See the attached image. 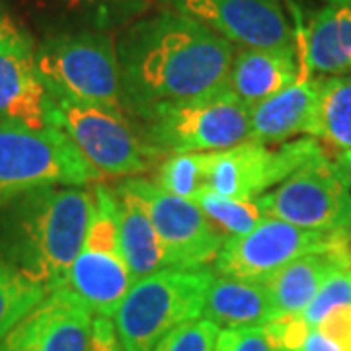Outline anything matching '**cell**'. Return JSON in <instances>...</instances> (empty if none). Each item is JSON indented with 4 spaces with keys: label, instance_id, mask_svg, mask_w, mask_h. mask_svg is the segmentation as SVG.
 Listing matches in <instances>:
<instances>
[{
    "label": "cell",
    "instance_id": "1",
    "mask_svg": "<svg viewBox=\"0 0 351 351\" xmlns=\"http://www.w3.org/2000/svg\"><path fill=\"white\" fill-rule=\"evenodd\" d=\"M129 110L186 101L228 90L234 45L178 10L138 20L117 45Z\"/></svg>",
    "mask_w": 351,
    "mask_h": 351
},
{
    "label": "cell",
    "instance_id": "2",
    "mask_svg": "<svg viewBox=\"0 0 351 351\" xmlns=\"http://www.w3.org/2000/svg\"><path fill=\"white\" fill-rule=\"evenodd\" d=\"M94 188L47 186L0 209V258L47 291L64 277L84 244L94 215Z\"/></svg>",
    "mask_w": 351,
    "mask_h": 351
},
{
    "label": "cell",
    "instance_id": "3",
    "mask_svg": "<svg viewBox=\"0 0 351 351\" xmlns=\"http://www.w3.org/2000/svg\"><path fill=\"white\" fill-rule=\"evenodd\" d=\"M215 279L209 267H166L137 279L113 314L125 351H154L172 330L201 318Z\"/></svg>",
    "mask_w": 351,
    "mask_h": 351
},
{
    "label": "cell",
    "instance_id": "4",
    "mask_svg": "<svg viewBox=\"0 0 351 351\" xmlns=\"http://www.w3.org/2000/svg\"><path fill=\"white\" fill-rule=\"evenodd\" d=\"M36 64L55 100L98 106L127 115L117 45L106 34L78 32L47 39L36 51Z\"/></svg>",
    "mask_w": 351,
    "mask_h": 351
},
{
    "label": "cell",
    "instance_id": "5",
    "mask_svg": "<svg viewBox=\"0 0 351 351\" xmlns=\"http://www.w3.org/2000/svg\"><path fill=\"white\" fill-rule=\"evenodd\" d=\"M101 178L61 129H27L0 119V209L32 189L92 186Z\"/></svg>",
    "mask_w": 351,
    "mask_h": 351
},
{
    "label": "cell",
    "instance_id": "6",
    "mask_svg": "<svg viewBox=\"0 0 351 351\" xmlns=\"http://www.w3.org/2000/svg\"><path fill=\"white\" fill-rule=\"evenodd\" d=\"M138 115L143 135L164 154L219 152L250 141V110L230 90L160 104Z\"/></svg>",
    "mask_w": 351,
    "mask_h": 351
},
{
    "label": "cell",
    "instance_id": "7",
    "mask_svg": "<svg viewBox=\"0 0 351 351\" xmlns=\"http://www.w3.org/2000/svg\"><path fill=\"white\" fill-rule=\"evenodd\" d=\"M53 127L61 129L104 178H138L164 154L131 125L127 115L98 106L57 100Z\"/></svg>",
    "mask_w": 351,
    "mask_h": 351
},
{
    "label": "cell",
    "instance_id": "8",
    "mask_svg": "<svg viewBox=\"0 0 351 351\" xmlns=\"http://www.w3.org/2000/svg\"><path fill=\"white\" fill-rule=\"evenodd\" d=\"M94 195V215L86 239L64 277L63 287L75 293L94 316L113 318L135 277L119 244L113 189L96 186Z\"/></svg>",
    "mask_w": 351,
    "mask_h": 351
},
{
    "label": "cell",
    "instance_id": "9",
    "mask_svg": "<svg viewBox=\"0 0 351 351\" xmlns=\"http://www.w3.org/2000/svg\"><path fill=\"white\" fill-rule=\"evenodd\" d=\"M258 201L265 217L306 230L338 232L351 209V186L324 152Z\"/></svg>",
    "mask_w": 351,
    "mask_h": 351
},
{
    "label": "cell",
    "instance_id": "10",
    "mask_svg": "<svg viewBox=\"0 0 351 351\" xmlns=\"http://www.w3.org/2000/svg\"><path fill=\"white\" fill-rule=\"evenodd\" d=\"M320 154L324 149L313 137L287 141L279 147L244 141L232 149L211 152L209 189L240 199H258Z\"/></svg>",
    "mask_w": 351,
    "mask_h": 351
},
{
    "label": "cell",
    "instance_id": "11",
    "mask_svg": "<svg viewBox=\"0 0 351 351\" xmlns=\"http://www.w3.org/2000/svg\"><path fill=\"white\" fill-rule=\"evenodd\" d=\"M338 246H341L338 232L306 230L281 219L265 217L250 232L225 240L215 260V269L219 276L265 281L306 254Z\"/></svg>",
    "mask_w": 351,
    "mask_h": 351
},
{
    "label": "cell",
    "instance_id": "12",
    "mask_svg": "<svg viewBox=\"0 0 351 351\" xmlns=\"http://www.w3.org/2000/svg\"><path fill=\"white\" fill-rule=\"evenodd\" d=\"M127 184L145 203L172 267H207V263H215L226 239L195 201L168 193L152 180L127 178Z\"/></svg>",
    "mask_w": 351,
    "mask_h": 351
},
{
    "label": "cell",
    "instance_id": "13",
    "mask_svg": "<svg viewBox=\"0 0 351 351\" xmlns=\"http://www.w3.org/2000/svg\"><path fill=\"white\" fill-rule=\"evenodd\" d=\"M172 6L242 49L287 47L297 39L279 0H172Z\"/></svg>",
    "mask_w": 351,
    "mask_h": 351
},
{
    "label": "cell",
    "instance_id": "14",
    "mask_svg": "<svg viewBox=\"0 0 351 351\" xmlns=\"http://www.w3.org/2000/svg\"><path fill=\"white\" fill-rule=\"evenodd\" d=\"M92 320L75 293L55 289L0 339V351H86Z\"/></svg>",
    "mask_w": 351,
    "mask_h": 351
},
{
    "label": "cell",
    "instance_id": "15",
    "mask_svg": "<svg viewBox=\"0 0 351 351\" xmlns=\"http://www.w3.org/2000/svg\"><path fill=\"white\" fill-rule=\"evenodd\" d=\"M297 51L301 57L297 80L250 110V141L281 145L297 135H311L322 78H314L301 49L297 47Z\"/></svg>",
    "mask_w": 351,
    "mask_h": 351
},
{
    "label": "cell",
    "instance_id": "16",
    "mask_svg": "<svg viewBox=\"0 0 351 351\" xmlns=\"http://www.w3.org/2000/svg\"><path fill=\"white\" fill-rule=\"evenodd\" d=\"M55 106L34 51L0 53V119L27 129H49Z\"/></svg>",
    "mask_w": 351,
    "mask_h": 351
},
{
    "label": "cell",
    "instance_id": "17",
    "mask_svg": "<svg viewBox=\"0 0 351 351\" xmlns=\"http://www.w3.org/2000/svg\"><path fill=\"white\" fill-rule=\"evenodd\" d=\"M297 47L314 75L351 76V0H326L297 29Z\"/></svg>",
    "mask_w": 351,
    "mask_h": 351
},
{
    "label": "cell",
    "instance_id": "18",
    "mask_svg": "<svg viewBox=\"0 0 351 351\" xmlns=\"http://www.w3.org/2000/svg\"><path fill=\"white\" fill-rule=\"evenodd\" d=\"M301 73V57L295 45L269 49H240L228 76V90L248 110L269 100L297 80Z\"/></svg>",
    "mask_w": 351,
    "mask_h": 351
},
{
    "label": "cell",
    "instance_id": "19",
    "mask_svg": "<svg viewBox=\"0 0 351 351\" xmlns=\"http://www.w3.org/2000/svg\"><path fill=\"white\" fill-rule=\"evenodd\" d=\"M113 195L119 244L135 281L166 267H172L151 215L141 197L127 184V180L113 188Z\"/></svg>",
    "mask_w": 351,
    "mask_h": 351
},
{
    "label": "cell",
    "instance_id": "20",
    "mask_svg": "<svg viewBox=\"0 0 351 351\" xmlns=\"http://www.w3.org/2000/svg\"><path fill=\"white\" fill-rule=\"evenodd\" d=\"M339 269H351L350 258L341 252V246L306 254L267 277L265 285L271 295L276 318L304 313L318 289Z\"/></svg>",
    "mask_w": 351,
    "mask_h": 351
},
{
    "label": "cell",
    "instance_id": "21",
    "mask_svg": "<svg viewBox=\"0 0 351 351\" xmlns=\"http://www.w3.org/2000/svg\"><path fill=\"white\" fill-rule=\"evenodd\" d=\"M201 318L211 320L221 330H230L265 326L276 320V313L265 281L215 276Z\"/></svg>",
    "mask_w": 351,
    "mask_h": 351
},
{
    "label": "cell",
    "instance_id": "22",
    "mask_svg": "<svg viewBox=\"0 0 351 351\" xmlns=\"http://www.w3.org/2000/svg\"><path fill=\"white\" fill-rule=\"evenodd\" d=\"M308 137L326 141L339 152L351 151V76L322 78Z\"/></svg>",
    "mask_w": 351,
    "mask_h": 351
},
{
    "label": "cell",
    "instance_id": "23",
    "mask_svg": "<svg viewBox=\"0 0 351 351\" xmlns=\"http://www.w3.org/2000/svg\"><path fill=\"white\" fill-rule=\"evenodd\" d=\"M209 156L211 152L166 154L152 182L178 197L197 199L209 189Z\"/></svg>",
    "mask_w": 351,
    "mask_h": 351
},
{
    "label": "cell",
    "instance_id": "24",
    "mask_svg": "<svg viewBox=\"0 0 351 351\" xmlns=\"http://www.w3.org/2000/svg\"><path fill=\"white\" fill-rule=\"evenodd\" d=\"M207 215L225 239H237L262 223L265 219L258 199H240L230 195H221L217 191L205 189L197 199H193Z\"/></svg>",
    "mask_w": 351,
    "mask_h": 351
},
{
    "label": "cell",
    "instance_id": "25",
    "mask_svg": "<svg viewBox=\"0 0 351 351\" xmlns=\"http://www.w3.org/2000/svg\"><path fill=\"white\" fill-rule=\"evenodd\" d=\"M47 289L22 276L0 258V339L47 297Z\"/></svg>",
    "mask_w": 351,
    "mask_h": 351
},
{
    "label": "cell",
    "instance_id": "26",
    "mask_svg": "<svg viewBox=\"0 0 351 351\" xmlns=\"http://www.w3.org/2000/svg\"><path fill=\"white\" fill-rule=\"evenodd\" d=\"M351 304V277L350 269H339L328 277L324 285L318 289L311 304L304 308L302 318L308 326L316 328L334 308Z\"/></svg>",
    "mask_w": 351,
    "mask_h": 351
},
{
    "label": "cell",
    "instance_id": "27",
    "mask_svg": "<svg viewBox=\"0 0 351 351\" xmlns=\"http://www.w3.org/2000/svg\"><path fill=\"white\" fill-rule=\"evenodd\" d=\"M221 328L207 318H195L172 330L154 351H213Z\"/></svg>",
    "mask_w": 351,
    "mask_h": 351
},
{
    "label": "cell",
    "instance_id": "28",
    "mask_svg": "<svg viewBox=\"0 0 351 351\" xmlns=\"http://www.w3.org/2000/svg\"><path fill=\"white\" fill-rule=\"evenodd\" d=\"M213 351H279L269 328H230L221 330Z\"/></svg>",
    "mask_w": 351,
    "mask_h": 351
},
{
    "label": "cell",
    "instance_id": "29",
    "mask_svg": "<svg viewBox=\"0 0 351 351\" xmlns=\"http://www.w3.org/2000/svg\"><path fill=\"white\" fill-rule=\"evenodd\" d=\"M316 328L339 348L351 351V304L334 308Z\"/></svg>",
    "mask_w": 351,
    "mask_h": 351
},
{
    "label": "cell",
    "instance_id": "30",
    "mask_svg": "<svg viewBox=\"0 0 351 351\" xmlns=\"http://www.w3.org/2000/svg\"><path fill=\"white\" fill-rule=\"evenodd\" d=\"M86 351H125L112 318L94 316Z\"/></svg>",
    "mask_w": 351,
    "mask_h": 351
},
{
    "label": "cell",
    "instance_id": "31",
    "mask_svg": "<svg viewBox=\"0 0 351 351\" xmlns=\"http://www.w3.org/2000/svg\"><path fill=\"white\" fill-rule=\"evenodd\" d=\"M8 51H34L32 39L14 22L10 14L0 6V53Z\"/></svg>",
    "mask_w": 351,
    "mask_h": 351
},
{
    "label": "cell",
    "instance_id": "32",
    "mask_svg": "<svg viewBox=\"0 0 351 351\" xmlns=\"http://www.w3.org/2000/svg\"><path fill=\"white\" fill-rule=\"evenodd\" d=\"M297 351H346L343 348H339L336 341H332L326 338L318 328H313L308 332V336L304 338L302 346Z\"/></svg>",
    "mask_w": 351,
    "mask_h": 351
},
{
    "label": "cell",
    "instance_id": "33",
    "mask_svg": "<svg viewBox=\"0 0 351 351\" xmlns=\"http://www.w3.org/2000/svg\"><path fill=\"white\" fill-rule=\"evenodd\" d=\"M338 234H339V242H341V252L350 258V262H351V209H350V213H348L346 223H343L341 228L338 230Z\"/></svg>",
    "mask_w": 351,
    "mask_h": 351
},
{
    "label": "cell",
    "instance_id": "34",
    "mask_svg": "<svg viewBox=\"0 0 351 351\" xmlns=\"http://www.w3.org/2000/svg\"><path fill=\"white\" fill-rule=\"evenodd\" d=\"M334 164L339 170V174L346 178V182L351 186V151H341L334 158Z\"/></svg>",
    "mask_w": 351,
    "mask_h": 351
},
{
    "label": "cell",
    "instance_id": "35",
    "mask_svg": "<svg viewBox=\"0 0 351 351\" xmlns=\"http://www.w3.org/2000/svg\"><path fill=\"white\" fill-rule=\"evenodd\" d=\"M350 277H351V269H350Z\"/></svg>",
    "mask_w": 351,
    "mask_h": 351
}]
</instances>
